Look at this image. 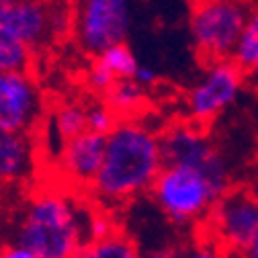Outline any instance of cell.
I'll return each mask as SVG.
<instances>
[{"instance_id":"1","label":"cell","mask_w":258,"mask_h":258,"mask_svg":"<svg viewBox=\"0 0 258 258\" xmlns=\"http://www.w3.org/2000/svg\"><path fill=\"white\" fill-rule=\"evenodd\" d=\"M164 168L160 150V129L144 117L119 119L107 136L105 160L88 195L105 211H115L150 195Z\"/></svg>"},{"instance_id":"2","label":"cell","mask_w":258,"mask_h":258,"mask_svg":"<svg viewBox=\"0 0 258 258\" xmlns=\"http://www.w3.org/2000/svg\"><path fill=\"white\" fill-rule=\"evenodd\" d=\"M96 203L61 188H43L31 197L21 225L19 246L35 258H74L90 242Z\"/></svg>"},{"instance_id":"3","label":"cell","mask_w":258,"mask_h":258,"mask_svg":"<svg viewBox=\"0 0 258 258\" xmlns=\"http://www.w3.org/2000/svg\"><path fill=\"white\" fill-rule=\"evenodd\" d=\"M223 190L207 172L184 166H164L150 188V197L174 228L195 230Z\"/></svg>"},{"instance_id":"4","label":"cell","mask_w":258,"mask_h":258,"mask_svg":"<svg viewBox=\"0 0 258 258\" xmlns=\"http://www.w3.org/2000/svg\"><path fill=\"white\" fill-rule=\"evenodd\" d=\"M254 0H190L188 33L203 66L232 59Z\"/></svg>"},{"instance_id":"5","label":"cell","mask_w":258,"mask_h":258,"mask_svg":"<svg viewBox=\"0 0 258 258\" xmlns=\"http://www.w3.org/2000/svg\"><path fill=\"white\" fill-rule=\"evenodd\" d=\"M160 150L164 166H184L207 172L223 190L236 182L232 166L215 146L209 127L197 125L184 117L170 121L160 129Z\"/></svg>"},{"instance_id":"6","label":"cell","mask_w":258,"mask_h":258,"mask_svg":"<svg viewBox=\"0 0 258 258\" xmlns=\"http://www.w3.org/2000/svg\"><path fill=\"white\" fill-rule=\"evenodd\" d=\"M192 236H199L228 256H242L258 236V203L244 184H234L215 201L205 221Z\"/></svg>"},{"instance_id":"7","label":"cell","mask_w":258,"mask_h":258,"mask_svg":"<svg viewBox=\"0 0 258 258\" xmlns=\"http://www.w3.org/2000/svg\"><path fill=\"white\" fill-rule=\"evenodd\" d=\"M246 86L248 76L232 59L207 63L201 76L184 94V119L209 127L238 103Z\"/></svg>"},{"instance_id":"8","label":"cell","mask_w":258,"mask_h":258,"mask_svg":"<svg viewBox=\"0 0 258 258\" xmlns=\"http://www.w3.org/2000/svg\"><path fill=\"white\" fill-rule=\"evenodd\" d=\"M132 29L129 0H76L72 9V31L80 49L92 57L105 49L127 43Z\"/></svg>"},{"instance_id":"9","label":"cell","mask_w":258,"mask_h":258,"mask_svg":"<svg viewBox=\"0 0 258 258\" xmlns=\"http://www.w3.org/2000/svg\"><path fill=\"white\" fill-rule=\"evenodd\" d=\"M0 25L7 27L27 47L37 51L72 31V9L61 0L51 3L13 0V5L0 17Z\"/></svg>"},{"instance_id":"10","label":"cell","mask_w":258,"mask_h":258,"mask_svg":"<svg viewBox=\"0 0 258 258\" xmlns=\"http://www.w3.org/2000/svg\"><path fill=\"white\" fill-rule=\"evenodd\" d=\"M45 101L29 72H0V132L29 134L43 119Z\"/></svg>"},{"instance_id":"11","label":"cell","mask_w":258,"mask_h":258,"mask_svg":"<svg viewBox=\"0 0 258 258\" xmlns=\"http://www.w3.org/2000/svg\"><path fill=\"white\" fill-rule=\"evenodd\" d=\"M105 144V136H96L92 132H84L78 138L66 142L57 152L59 174L72 186L84 188L88 192L103 166Z\"/></svg>"},{"instance_id":"12","label":"cell","mask_w":258,"mask_h":258,"mask_svg":"<svg viewBox=\"0 0 258 258\" xmlns=\"http://www.w3.org/2000/svg\"><path fill=\"white\" fill-rule=\"evenodd\" d=\"M35 170V146L29 134L0 132V182L31 176Z\"/></svg>"},{"instance_id":"13","label":"cell","mask_w":258,"mask_h":258,"mask_svg":"<svg viewBox=\"0 0 258 258\" xmlns=\"http://www.w3.org/2000/svg\"><path fill=\"white\" fill-rule=\"evenodd\" d=\"M103 101L119 119L144 117L150 103V90L140 86L136 80H121L103 96Z\"/></svg>"},{"instance_id":"14","label":"cell","mask_w":258,"mask_h":258,"mask_svg":"<svg viewBox=\"0 0 258 258\" xmlns=\"http://www.w3.org/2000/svg\"><path fill=\"white\" fill-rule=\"evenodd\" d=\"M140 244L123 228L113 230L111 234L84 244L74 258H138Z\"/></svg>"},{"instance_id":"15","label":"cell","mask_w":258,"mask_h":258,"mask_svg":"<svg viewBox=\"0 0 258 258\" xmlns=\"http://www.w3.org/2000/svg\"><path fill=\"white\" fill-rule=\"evenodd\" d=\"M232 61L248 76L258 66V0H254L242 35L232 53Z\"/></svg>"},{"instance_id":"16","label":"cell","mask_w":258,"mask_h":258,"mask_svg":"<svg viewBox=\"0 0 258 258\" xmlns=\"http://www.w3.org/2000/svg\"><path fill=\"white\" fill-rule=\"evenodd\" d=\"M88 132L86 129V107L80 103H68L61 105L51 115V134L63 146L66 142L78 138L80 134Z\"/></svg>"},{"instance_id":"17","label":"cell","mask_w":258,"mask_h":258,"mask_svg":"<svg viewBox=\"0 0 258 258\" xmlns=\"http://www.w3.org/2000/svg\"><path fill=\"white\" fill-rule=\"evenodd\" d=\"M33 49L0 25V72H29L33 66Z\"/></svg>"},{"instance_id":"18","label":"cell","mask_w":258,"mask_h":258,"mask_svg":"<svg viewBox=\"0 0 258 258\" xmlns=\"http://www.w3.org/2000/svg\"><path fill=\"white\" fill-rule=\"evenodd\" d=\"M101 63V66L117 80H134L138 68H140V61L136 57V53L132 51L127 43H119V45H113L109 49H105L101 55L92 57Z\"/></svg>"},{"instance_id":"19","label":"cell","mask_w":258,"mask_h":258,"mask_svg":"<svg viewBox=\"0 0 258 258\" xmlns=\"http://www.w3.org/2000/svg\"><path fill=\"white\" fill-rule=\"evenodd\" d=\"M119 123V117L109 109L105 101H96L92 105H86V129L96 136H109L115 125Z\"/></svg>"},{"instance_id":"20","label":"cell","mask_w":258,"mask_h":258,"mask_svg":"<svg viewBox=\"0 0 258 258\" xmlns=\"http://www.w3.org/2000/svg\"><path fill=\"white\" fill-rule=\"evenodd\" d=\"M174 258H228L221 248H217L215 244L199 238V236H192L188 242L176 246Z\"/></svg>"},{"instance_id":"21","label":"cell","mask_w":258,"mask_h":258,"mask_svg":"<svg viewBox=\"0 0 258 258\" xmlns=\"http://www.w3.org/2000/svg\"><path fill=\"white\" fill-rule=\"evenodd\" d=\"M134 80L140 84V86H144L146 90H152L158 82H160V74L152 68V66H146V63H140V68H138V72H136V76H134Z\"/></svg>"},{"instance_id":"22","label":"cell","mask_w":258,"mask_h":258,"mask_svg":"<svg viewBox=\"0 0 258 258\" xmlns=\"http://www.w3.org/2000/svg\"><path fill=\"white\" fill-rule=\"evenodd\" d=\"M176 246H154V248H140L138 258H174Z\"/></svg>"},{"instance_id":"23","label":"cell","mask_w":258,"mask_h":258,"mask_svg":"<svg viewBox=\"0 0 258 258\" xmlns=\"http://www.w3.org/2000/svg\"><path fill=\"white\" fill-rule=\"evenodd\" d=\"M0 258H35V256L23 246H7L0 248Z\"/></svg>"},{"instance_id":"24","label":"cell","mask_w":258,"mask_h":258,"mask_svg":"<svg viewBox=\"0 0 258 258\" xmlns=\"http://www.w3.org/2000/svg\"><path fill=\"white\" fill-rule=\"evenodd\" d=\"M246 188H248V192L256 199V203H258V164L248 172V176H246V180L242 182Z\"/></svg>"},{"instance_id":"25","label":"cell","mask_w":258,"mask_h":258,"mask_svg":"<svg viewBox=\"0 0 258 258\" xmlns=\"http://www.w3.org/2000/svg\"><path fill=\"white\" fill-rule=\"evenodd\" d=\"M240 258H258V236L250 242V246L242 252V256Z\"/></svg>"},{"instance_id":"26","label":"cell","mask_w":258,"mask_h":258,"mask_svg":"<svg viewBox=\"0 0 258 258\" xmlns=\"http://www.w3.org/2000/svg\"><path fill=\"white\" fill-rule=\"evenodd\" d=\"M248 86H252V88L258 92V66L248 74Z\"/></svg>"},{"instance_id":"27","label":"cell","mask_w":258,"mask_h":258,"mask_svg":"<svg viewBox=\"0 0 258 258\" xmlns=\"http://www.w3.org/2000/svg\"><path fill=\"white\" fill-rule=\"evenodd\" d=\"M13 5V0H0V17H3V13Z\"/></svg>"},{"instance_id":"28","label":"cell","mask_w":258,"mask_h":258,"mask_svg":"<svg viewBox=\"0 0 258 258\" xmlns=\"http://www.w3.org/2000/svg\"><path fill=\"white\" fill-rule=\"evenodd\" d=\"M25 3H51V0H25Z\"/></svg>"},{"instance_id":"29","label":"cell","mask_w":258,"mask_h":258,"mask_svg":"<svg viewBox=\"0 0 258 258\" xmlns=\"http://www.w3.org/2000/svg\"><path fill=\"white\" fill-rule=\"evenodd\" d=\"M228 258H240V256H228Z\"/></svg>"}]
</instances>
